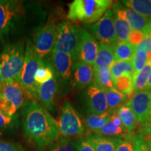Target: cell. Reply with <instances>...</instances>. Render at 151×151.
<instances>
[{
  "instance_id": "b9f144b4",
  "label": "cell",
  "mask_w": 151,
  "mask_h": 151,
  "mask_svg": "<svg viewBox=\"0 0 151 151\" xmlns=\"http://www.w3.org/2000/svg\"><path fill=\"white\" fill-rule=\"evenodd\" d=\"M143 33L145 35V37H146V36H151V20L149 21L146 27H145V29H143Z\"/></svg>"
},
{
  "instance_id": "7a4b0ae2",
  "label": "cell",
  "mask_w": 151,
  "mask_h": 151,
  "mask_svg": "<svg viewBox=\"0 0 151 151\" xmlns=\"http://www.w3.org/2000/svg\"><path fill=\"white\" fill-rule=\"evenodd\" d=\"M25 48L24 42L6 45L0 53L1 65V79L0 83L20 82V75L24 65Z\"/></svg>"
},
{
  "instance_id": "30bf717a",
  "label": "cell",
  "mask_w": 151,
  "mask_h": 151,
  "mask_svg": "<svg viewBox=\"0 0 151 151\" xmlns=\"http://www.w3.org/2000/svg\"><path fill=\"white\" fill-rule=\"evenodd\" d=\"M56 37V25L49 23L37 32L32 42L33 48L38 55L43 60L50 58L54 50Z\"/></svg>"
},
{
  "instance_id": "f6af8a7d",
  "label": "cell",
  "mask_w": 151,
  "mask_h": 151,
  "mask_svg": "<svg viewBox=\"0 0 151 151\" xmlns=\"http://www.w3.org/2000/svg\"><path fill=\"white\" fill-rule=\"evenodd\" d=\"M146 141L147 142V144H148L149 150L151 151V137H149L148 138H147V139H146Z\"/></svg>"
},
{
  "instance_id": "8992f818",
  "label": "cell",
  "mask_w": 151,
  "mask_h": 151,
  "mask_svg": "<svg viewBox=\"0 0 151 151\" xmlns=\"http://www.w3.org/2000/svg\"><path fill=\"white\" fill-rule=\"evenodd\" d=\"M78 43V26L73 25L68 20L56 25V37L53 51L70 55L74 62H76Z\"/></svg>"
},
{
  "instance_id": "484cf974",
  "label": "cell",
  "mask_w": 151,
  "mask_h": 151,
  "mask_svg": "<svg viewBox=\"0 0 151 151\" xmlns=\"http://www.w3.org/2000/svg\"><path fill=\"white\" fill-rule=\"evenodd\" d=\"M93 83L105 90L114 88L110 67H100L94 70Z\"/></svg>"
},
{
  "instance_id": "60d3db41",
  "label": "cell",
  "mask_w": 151,
  "mask_h": 151,
  "mask_svg": "<svg viewBox=\"0 0 151 151\" xmlns=\"http://www.w3.org/2000/svg\"><path fill=\"white\" fill-rule=\"evenodd\" d=\"M110 120L116 126L124 128L123 124H122V122L121 119H120V116H118L117 111H116V112H113V113H111V120Z\"/></svg>"
},
{
  "instance_id": "44dd1931",
  "label": "cell",
  "mask_w": 151,
  "mask_h": 151,
  "mask_svg": "<svg viewBox=\"0 0 151 151\" xmlns=\"http://www.w3.org/2000/svg\"><path fill=\"white\" fill-rule=\"evenodd\" d=\"M117 113L121 119L124 128L128 133L132 134V132L137 127L139 122L129 104L127 102L125 104L120 106L117 111Z\"/></svg>"
},
{
  "instance_id": "ab89813d",
  "label": "cell",
  "mask_w": 151,
  "mask_h": 151,
  "mask_svg": "<svg viewBox=\"0 0 151 151\" xmlns=\"http://www.w3.org/2000/svg\"><path fill=\"white\" fill-rule=\"evenodd\" d=\"M135 151H150L146 139L142 135H139L136 139Z\"/></svg>"
},
{
  "instance_id": "8d00e7d4",
  "label": "cell",
  "mask_w": 151,
  "mask_h": 151,
  "mask_svg": "<svg viewBox=\"0 0 151 151\" xmlns=\"http://www.w3.org/2000/svg\"><path fill=\"white\" fill-rule=\"evenodd\" d=\"M0 151H24L20 145L0 140Z\"/></svg>"
},
{
  "instance_id": "d6986e66",
  "label": "cell",
  "mask_w": 151,
  "mask_h": 151,
  "mask_svg": "<svg viewBox=\"0 0 151 151\" xmlns=\"http://www.w3.org/2000/svg\"><path fill=\"white\" fill-rule=\"evenodd\" d=\"M119 10L120 11L123 17L129 23L132 30L142 32L146 25L149 22V20L144 18L140 15H139L134 11L127 8L126 6H123L122 4L117 2Z\"/></svg>"
},
{
  "instance_id": "1f68e13d",
  "label": "cell",
  "mask_w": 151,
  "mask_h": 151,
  "mask_svg": "<svg viewBox=\"0 0 151 151\" xmlns=\"http://www.w3.org/2000/svg\"><path fill=\"white\" fill-rule=\"evenodd\" d=\"M47 151H75L73 142L67 138H59L48 147Z\"/></svg>"
},
{
  "instance_id": "ba28073f",
  "label": "cell",
  "mask_w": 151,
  "mask_h": 151,
  "mask_svg": "<svg viewBox=\"0 0 151 151\" xmlns=\"http://www.w3.org/2000/svg\"><path fill=\"white\" fill-rule=\"evenodd\" d=\"M84 27L99 43L111 46L117 43L112 9L107 11L98 21L89 25H85Z\"/></svg>"
},
{
  "instance_id": "52a82bcc",
  "label": "cell",
  "mask_w": 151,
  "mask_h": 151,
  "mask_svg": "<svg viewBox=\"0 0 151 151\" xmlns=\"http://www.w3.org/2000/svg\"><path fill=\"white\" fill-rule=\"evenodd\" d=\"M58 124L60 134L64 138H78L85 134L82 120L69 101H65L63 104Z\"/></svg>"
},
{
  "instance_id": "7dc6e473",
  "label": "cell",
  "mask_w": 151,
  "mask_h": 151,
  "mask_svg": "<svg viewBox=\"0 0 151 151\" xmlns=\"http://www.w3.org/2000/svg\"><path fill=\"white\" fill-rule=\"evenodd\" d=\"M1 65H0V79H1Z\"/></svg>"
},
{
  "instance_id": "2e32d148",
  "label": "cell",
  "mask_w": 151,
  "mask_h": 151,
  "mask_svg": "<svg viewBox=\"0 0 151 151\" xmlns=\"http://www.w3.org/2000/svg\"><path fill=\"white\" fill-rule=\"evenodd\" d=\"M58 90V82L55 75L48 81L38 87L37 97L46 110L55 111V97Z\"/></svg>"
},
{
  "instance_id": "4fadbf2b",
  "label": "cell",
  "mask_w": 151,
  "mask_h": 151,
  "mask_svg": "<svg viewBox=\"0 0 151 151\" xmlns=\"http://www.w3.org/2000/svg\"><path fill=\"white\" fill-rule=\"evenodd\" d=\"M137 116L139 123L151 124V90L136 92L127 101Z\"/></svg>"
},
{
  "instance_id": "cb8c5ba5",
  "label": "cell",
  "mask_w": 151,
  "mask_h": 151,
  "mask_svg": "<svg viewBox=\"0 0 151 151\" xmlns=\"http://www.w3.org/2000/svg\"><path fill=\"white\" fill-rule=\"evenodd\" d=\"M113 83L117 79L122 76H129L134 78L135 72L131 61L115 62L110 67Z\"/></svg>"
},
{
  "instance_id": "ffe728a7",
  "label": "cell",
  "mask_w": 151,
  "mask_h": 151,
  "mask_svg": "<svg viewBox=\"0 0 151 151\" xmlns=\"http://www.w3.org/2000/svg\"><path fill=\"white\" fill-rule=\"evenodd\" d=\"M115 62L113 46L99 43L97 57L93 65L94 70L100 67H111Z\"/></svg>"
},
{
  "instance_id": "5bb4252c",
  "label": "cell",
  "mask_w": 151,
  "mask_h": 151,
  "mask_svg": "<svg viewBox=\"0 0 151 151\" xmlns=\"http://www.w3.org/2000/svg\"><path fill=\"white\" fill-rule=\"evenodd\" d=\"M84 97L89 114H103L108 112L106 90L101 87L92 82L86 88Z\"/></svg>"
},
{
  "instance_id": "bcb514c9",
  "label": "cell",
  "mask_w": 151,
  "mask_h": 151,
  "mask_svg": "<svg viewBox=\"0 0 151 151\" xmlns=\"http://www.w3.org/2000/svg\"><path fill=\"white\" fill-rule=\"evenodd\" d=\"M147 58H148V60H149V61H151V52L147 54Z\"/></svg>"
},
{
  "instance_id": "9c48e42d",
  "label": "cell",
  "mask_w": 151,
  "mask_h": 151,
  "mask_svg": "<svg viewBox=\"0 0 151 151\" xmlns=\"http://www.w3.org/2000/svg\"><path fill=\"white\" fill-rule=\"evenodd\" d=\"M21 1L0 0V39L11 32L22 14Z\"/></svg>"
},
{
  "instance_id": "d590c367",
  "label": "cell",
  "mask_w": 151,
  "mask_h": 151,
  "mask_svg": "<svg viewBox=\"0 0 151 151\" xmlns=\"http://www.w3.org/2000/svg\"><path fill=\"white\" fill-rule=\"evenodd\" d=\"M145 35H143L142 32L136 31V30H132L129 34L128 42L133 46H137L144 39Z\"/></svg>"
},
{
  "instance_id": "836d02e7",
  "label": "cell",
  "mask_w": 151,
  "mask_h": 151,
  "mask_svg": "<svg viewBox=\"0 0 151 151\" xmlns=\"http://www.w3.org/2000/svg\"><path fill=\"white\" fill-rule=\"evenodd\" d=\"M136 139L132 134L128 133L123 139L120 138L116 151H135Z\"/></svg>"
},
{
  "instance_id": "277c9868",
  "label": "cell",
  "mask_w": 151,
  "mask_h": 151,
  "mask_svg": "<svg viewBox=\"0 0 151 151\" xmlns=\"http://www.w3.org/2000/svg\"><path fill=\"white\" fill-rule=\"evenodd\" d=\"M43 59L36 53L32 42L28 40L25 48L24 65L20 75V83L30 99L37 98L35 92V76Z\"/></svg>"
},
{
  "instance_id": "d4e9b609",
  "label": "cell",
  "mask_w": 151,
  "mask_h": 151,
  "mask_svg": "<svg viewBox=\"0 0 151 151\" xmlns=\"http://www.w3.org/2000/svg\"><path fill=\"white\" fill-rule=\"evenodd\" d=\"M106 97L109 113H111L116 109H119L120 106L125 104L129 99L128 96L119 92L115 88L106 90Z\"/></svg>"
},
{
  "instance_id": "e0dca14e",
  "label": "cell",
  "mask_w": 151,
  "mask_h": 151,
  "mask_svg": "<svg viewBox=\"0 0 151 151\" xmlns=\"http://www.w3.org/2000/svg\"><path fill=\"white\" fill-rule=\"evenodd\" d=\"M112 11L113 13V21H114V28L117 41L128 42V39L132 29L129 23L124 19L120 11L119 10L117 2L113 5Z\"/></svg>"
},
{
  "instance_id": "5b68a950",
  "label": "cell",
  "mask_w": 151,
  "mask_h": 151,
  "mask_svg": "<svg viewBox=\"0 0 151 151\" xmlns=\"http://www.w3.org/2000/svg\"><path fill=\"white\" fill-rule=\"evenodd\" d=\"M1 84L0 110L8 117H16L17 112L23 106L27 94L18 81Z\"/></svg>"
},
{
  "instance_id": "4dcf8cb0",
  "label": "cell",
  "mask_w": 151,
  "mask_h": 151,
  "mask_svg": "<svg viewBox=\"0 0 151 151\" xmlns=\"http://www.w3.org/2000/svg\"><path fill=\"white\" fill-rule=\"evenodd\" d=\"M128 133L125 128L116 126L111 120L107 122L104 127L96 132L100 136H108V137H116V136L124 135Z\"/></svg>"
},
{
  "instance_id": "ee69618b",
  "label": "cell",
  "mask_w": 151,
  "mask_h": 151,
  "mask_svg": "<svg viewBox=\"0 0 151 151\" xmlns=\"http://www.w3.org/2000/svg\"><path fill=\"white\" fill-rule=\"evenodd\" d=\"M146 90H151V71L150 73V75H149V78L148 83H147Z\"/></svg>"
},
{
  "instance_id": "7bdbcfd3",
  "label": "cell",
  "mask_w": 151,
  "mask_h": 151,
  "mask_svg": "<svg viewBox=\"0 0 151 151\" xmlns=\"http://www.w3.org/2000/svg\"><path fill=\"white\" fill-rule=\"evenodd\" d=\"M143 132L151 137V124H148V125H143Z\"/></svg>"
},
{
  "instance_id": "4316f807",
  "label": "cell",
  "mask_w": 151,
  "mask_h": 151,
  "mask_svg": "<svg viewBox=\"0 0 151 151\" xmlns=\"http://www.w3.org/2000/svg\"><path fill=\"white\" fill-rule=\"evenodd\" d=\"M111 120V113L103 114H88L85 118V124L90 131L96 133L101 129Z\"/></svg>"
},
{
  "instance_id": "f546056e",
  "label": "cell",
  "mask_w": 151,
  "mask_h": 151,
  "mask_svg": "<svg viewBox=\"0 0 151 151\" xmlns=\"http://www.w3.org/2000/svg\"><path fill=\"white\" fill-rule=\"evenodd\" d=\"M114 88L131 98L134 92L133 90V78L129 76H122L114 82Z\"/></svg>"
},
{
  "instance_id": "f1b7e54d",
  "label": "cell",
  "mask_w": 151,
  "mask_h": 151,
  "mask_svg": "<svg viewBox=\"0 0 151 151\" xmlns=\"http://www.w3.org/2000/svg\"><path fill=\"white\" fill-rule=\"evenodd\" d=\"M150 71L151 61L148 60V62L143 68L142 70L139 71L133 79V90L134 93L146 90Z\"/></svg>"
},
{
  "instance_id": "c3c4849f",
  "label": "cell",
  "mask_w": 151,
  "mask_h": 151,
  "mask_svg": "<svg viewBox=\"0 0 151 151\" xmlns=\"http://www.w3.org/2000/svg\"><path fill=\"white\" fill-rule=\"evenodd\" d=\"M1 83H0V88H1Z\"/></svg>"
},
{
  "instance_id": "d6a6232c",
  "label": "cell",
  "mask_w": 151,
  "mask_h": 151,
  "mask_svg": "<svg viewBox=\"0 0 151 151\" xmlns=\"http://www.w3.org/2000/svg\"><path fill=\"white\" fill-rule=\"evenodd\" d=\"M131 62L134 67V69L136 76L139 71L142 70L143 68L145 67V65L148 62L147 54L143 51L136 50V52L134 55L133 58H132Z\"/></svg>"
},
{
  "instance_id": "8fae6325",
  "label": "cell",
  "mask_w": 151,
  "mask_h": 151,
  "mask_svg": "<svg viewBox=\"0 0 151 151\" xmlns=\"http://www.w3.org/2000/svg\"><path fill=\"white\" fill-rule=\"evenodd\" d=\"M78 35L77 62H83L93 67L97 57L99 43L91 34L80 26H78Z\"/></svg>"
},
{
  "instance_id": "7402d4cb",
  "label": "cell",
  "mask_w": 151,
  "mask_h": 151,
  "mask_svg": "<svg viewBox=\"0 0 151 151\" xmlns=\"http://www.w3.org/2000/svg\"><path fill=\"white\" fill-rule=\"evenodd\" d=\"M121 2L149 21L151 20V0H124Z\"/></svg>"
},
{
  "instance_id": "74e56055",
  "label": "cell",
  "mask_w": 151,
  "mask_h": 151,
  "mask_svg": "<svg viewBox=\"0 0 151 151\" xmlns=\"http://www.w3.org/2000/svg\"><path fill=\"white\" fill-rule=\"evenodd\" d=\"M73 145L76 151H94L85 139H78L75 142H73Z\"/></svg>"
},
{
  "instance_id": "6da1fadb",
  "label": "cell",
  "mask_w": 151,
  "mask_h": 151,
  "mask_svg": "<svg viewBox=\"0 0 151 151\" xmlns=\"http://www.w3.org/2000/svg\"><path fill=\"white\" fill-rule=\"evenodd\" d=\"M22 118L24 134L37 151L45 150L60 138L58 122L35 99L25 100Z\"/></svg>"
},
{
  "instance_id": "ac0fdd59",
  "label": "cell",
  "mask_w": 151,
  "mask_h": 151,
  "mask_svg": "<svg viewBox=\"0 0 151 151\" xmlns=\"http://www.w3.org/2000/svg\"><path fill=\"white\" fill-rule=\"evenodd\" d=\"M85 139L94 151H116L120 138L94 134L88 136Z\"/></svg>"
},
{
  "instance_id": "603a6c76",
  "label": "cell",
  "mask_w": 151,
  "mask_h": 151,
  "mask_svg": "<svg viewBox=\"0 0 151 151\" xmlns=\"http://www.w3.org/2000/svg\"><path fill=\"white\" fill-rule=\"evenodd\" d=\"M113 47L116 62L131 61L136 52V46L129 42L117 41Z\"/></svg>"
},
{
  "instance_id": "7c38bea8",
  "label": "cell",
  "mask_w": 151,
  "mask_h": 151,
  "mask_svg": "<svg viewBox=\"0 0 151 151\" xmlns=\"http://www.w3.org/2000/svg\"><path fill=\"white\" fill-rule=\"evenodd\" d=\"M50 63L53 68L58 82V89L71 81V69L74 61L70 55L62 52L53 51L50 56Z\"/></svg>"
},
{
  "instance_id": "e575fe53",
  "label": "cell",
  "mask_w": 151,
  "mask_h": 151,
  "mask_svg": "<svg viewBox=\"0 0 151 151\" xmlns=\"http://www.w3.org/2000/svg\"><path fill=\"white\" fill-rule=\"evenodd\" d=\"M18 121L17 116L10 118L4 113L0 110V134L5 133V132L8 131L15 127L16 122Z\"/></svg>"
},
{
  "instance_id": "9a60e30c",
  "label": "cell",
  "mask_w": 151,
  "mask_h": 151,
  "mask_svg": "<svg viewBox=\"0 0 151 151\" xmlns=\"http://www.w3.org/2000/svg\"><path fill=\"white\" fill-rule=\"evenodd\" d=\"M94 68L81 62H74L71 69V83L76 90H82L93 82Z\"/></svg>"
},
{
  "instance_id": "3957f363",
  "label": "cell",
  "mask_w": 151,
  "mask_h": 151,
  "mask_svg": "<svg viewBox=\"0 0 151 151\" xmlns=\"http://www.w3.org/2000/svg\"><path fill=\"white\" fill-rule=\"evenodd\" d=\"M111 0H74L69 4L67 18L85 24H94L109 10Z\"/></svg>"
},
{
  "instance_id": "f35d334b",
  "label": "cell",
  "mask_w": 151,
  "mask_h": 151,
  "mask_svg": "<svg viewBox=\"0 0 151 151\" xmlns=\"http://www.w3.org/2000/svg\"><path fill=\"white\" fill-rule=\"evenodd\" d=\"M136 50L146 52V54L151 52V36H146L143 40L136 46Z\"/></svg>"
},
{
  "instance_id": "83f0119b",
  "label": "cell",
  "mask_w": 151,
  "mask_h": 151,
  "mask_svg": "<svg viewBox=\"0 0 151 151\" xmlns=\"http://www.w3.org/2000/svg\"><path fill=\"white\" fill-rule=\"evenodd\" d=\"M55 74L53 68L48 59L43 60L35 76V92L37 94L38 87L51 79Z\"/></svg>"
}]
</instances>
